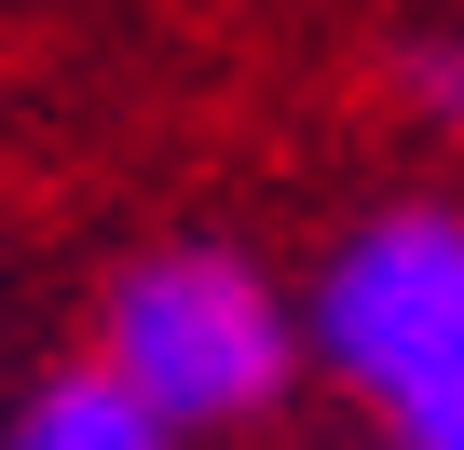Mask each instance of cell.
<instances>
[{
	"instance_id": "6da1fadb",
	"label": "cell",
	"mask_w": 464,
	"mask_h": 450,
	"mask_svg": "<svg viewBox=\"0 0 464 450\" xmlns=\"http://www.w3.org/2000/svg\"><path fill=\"white\" fill-rule=\"evenodd\" d=\"M314 341L382 409L396 450H464V218L382 205L369 233H342L314 287Z\"/></svg>"
},
{
	"instance_id": "7a4b0ae2",
	"label": "cell",
	"mask_w": 464,
	"mask_h": 450,
	"mask_svg": "<svg viewBox=\"0 0 464 450\" xmlns=\"http://www.w3.org/2000/svg\"><path fill=\"white\" fill-rule=\"evenodd\" d=\"M110 369L178 423V436H218V423H260L287 382H301V328L287 301L260 287V260L232 246H164L110 287Z\"/></svg>"
},
{
	"instance_id": "3957f363",
	"label": "cell",
	"mask_w": 464,
	"mask_h": 450,
	"mask_svg": "<svg viewBox=\"0 0 464 450\" xmlns=\"http://www.w3.org/2000/svg\"><path fill=\"white\" fill-rule=\"evenodd\" d=\"M0 450H191V436L96 355V369H55V382L14 409V436H0Z\"/></svg>"
},
{
	"instance_id": "277c9868",
	"label": "cell",
	"mask_w": 464,
	"mask_h": 450,
	"mask_svg": "<svg viewBox=\"0 0 464 450\" xmlns=\"http://www.w3.org/2000/svg\"><path fill=\"white\" fill-rule=\"evenodd\" d=\"M410 110H437V123H464V42H410Z\"/></svg>"
}]
</instances>
